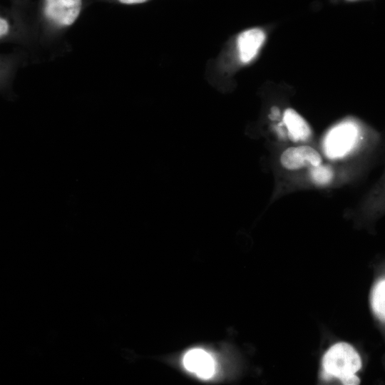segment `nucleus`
I'll use <instances>...</instances> for the list:
<instances>
[{
    "label": "nucleus",
    "instance_id": "obj_2",
    "mask_svg": "<svg viewBox=\"0 0 385 385\" xmlns=\"http://www.w3.org/2000/svg\"><path fill=\"white\" fill-rule=\"evenodd\" d=\"M359 137V129L352 122H343L334 127L324 140V150L330 158H338L349 151Z\"/></svg>",
    "mask_w": 385,
    "mask_h": 385
},
{
    "label": "nucleus",
    "instance_id": "obj_8",
    "mask_svg": "<svg viewBox=\"0 0 385 385\" xmlns=\"http://www.w3.org/2000/svg\"><path fill=\"white\" fill-rule=\"evenodd\" d=\"M371 305L375 315L385 322V277L374 284L371 293Z\"/></svg>",
    "mask_w": 385,
    "mask_h": 385
},
{
    "label": "nucleus",
    "instance_id": "obj_6",
    "mask_svg": "<svg viewBox=\"0 0 385 385\" xmlns=\"http://www.w3.org/2000/svg\"><path fill=\"white\" fill-rule=\"evenodd\" d=\"M265 39L264 31L253 28L242 31L237 38L239 57L242 62L251 61L258 53Z\"/></svg>",
    "mask_w": 385,
    "mask_h": 385
},
{
    "label": "nucleus",
    "instance_id": "obj_1",
    "mask_svg": "<svg viewBox=\"0 0 385 385\" xmlns=\"http://www.w3.org/2000/svg\"><path fill=\"white\" fill-rule=\"evenodd\" d=\"M361 361L357 351L349 344L339 342L332 346L322 358V376L326 380L337 378L343 384H359L356 373Z\"/></svg>",
    "mask_w": 385,
    "mask_h": 385
},
{
    "label": "nucleus",
    "instance_id": "obj_5",
    "mask_svg": "<svg viewBox=\"0 0 385 385\" xmlns=\"http://www.w3.org/2000/svg\"><path fill=\"white\" fill-rule=\"evenodd\" d=\"M183 362L188 371L201 379H210L215 374V362L213 357L202 349L189 350L184 355Z\"/></svg>",
    "mask_w": 385,
    "mask_h": 385
},
{
    "label": "nucleus",
    "instance_id": "obj_10",
    "mask_svg": "<svg viewBox=\"0 0 385 385\" xmlns=\"http://www.w3.org/2000/svg\"><path fill=\"white\" fill-rule=\"evenodd\" d=\"M9 24L8 20L4 17H1L0 19V36L1 38L4 37L9 32Z\"/></svg>",
    "mask_w": 385,
    "mask_h": 385
},
{
    "label": "nucleus",
    "instance_id": "obj_3",
    "mask_svg": "<svg viewBox=\"0 0 385 385\" xmlns=\"http://www.w3.org/2000/svg\"><path fill=\"white\" fill-rule=\"evenodd\" d=\"M82 0H43V12L45 18L57 27L71 26L82 10Z\"/></svg>",
    "mask_w": 385,
    "mask_h": 385
},
{
    "label": "nucleus",
    "instance_id": "obj_7",
    "mask_svg": "<svg viewBox=\"0 0 385 385\" xmlns=\"http://www.w3.org/2000/svg\"><path fill=\"white\" fill-rule=\"evenodd\" d=\"M283 123L289 138L294 142L305 141L312 135L311 128L295 110L287 108L283 114Z\"/></svg>",
    "mask_w": 385,
    "mask_h": 385
},
{
    "label": "nucleus",
    "instance_id": "obj_11",
    "mask_svg": "<svg viewBox=\"0 0 385 385\" xmlns=\"http://www.w3.org/2000/svg\"><path fill=\"white\" fill-rule=\"evenodd\" d=\"M120 3L123 4H142L148 0H118Z\"/></svg>",
    "mask_w": 385,
    "mask_h": 385
},
{
    "label": "nucleus",
    "instance_id": "obj_9",
    "mask_svg": "<svg viewBox=\"0 0 385 385\" xmlns=\"http://www.w3.org/2000/svg\"><path fill=\"white\" fill-rule=\"evenodd\" d=\"M309 175L312 180L317 185H325L329 184L334 176L331 168L322 164L310 167Z\"/></svg>",
    "mask_w": 385,
    "mask_h": 385
},
{
    "label": "nucleus",
    "instance_id": "obj_4",
    "mask_svg": "<svg viewBox=\"0 0 385 385\" xmlns=\"http://www.w3.org/2000/svg\"><path fill=\"white\" fill-rule=\"evenodd\" d=\"M282 166L287 170H299L322 164V157L314 148L302 145L286 149L279 158Z\"/></svg>",
    "mask_w": 385,
    "mask_h": 385
}]
</instances>
